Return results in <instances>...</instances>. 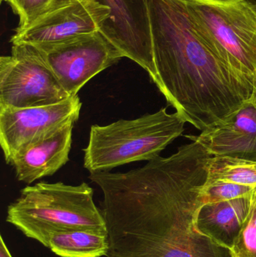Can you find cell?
<instances>
[{
    "instance_id": "7402d4cb",
    "label": "cell",
    "mask_w": 256,
    "mask_h": 257,
    "mask_svg": "<svg viewBox=\"0 0 256 257\" xmlns=\"http://www.w3.org/2000/svg\"><path fill=\"white\" fill-rule=\"evenodd\" d=\"M245 1L247 2V3H250L251 5L254 6V7L256 8V0H245Z\"/></svg>"
},
{
    "instance_id": "8992f818",
    "label": "cell",
    "mask_w": 256,
    "mask_h": 257,
    "mask_svg": "<svg viewBox=\"0 0 256 257\" xmlns=\"http://www.w3.org/2000/svg\"><path fill=\"white\" fill-rule=\"evenodd\" d=\"M72 97L33 45H12L0 58V109L45 106Z\"/></svg>"
},
{
    "instance_id": "3957f363",
    "label": "cell",
    "mask_w": 256,
    "mask_h": 257,
    "mask_svg": "<svg viewBox=\"0 0 256 257\" xmlns=\"http://www.w3.org/2000/svg\"><path fill=\"white\" fill-rule=\"evenodd\" d=\"M87 183L41 182L27 186L8 207L6 222L24 235L49 247L53 235L75 230L107 232L102 210Z\"/></svg>"
},
{
    "instance_id": "2e32d148",
    "label": "cell",
    "mask_w": 256,
    "mask_h": 257,
    "mask_svg": "<svg viewBox=\"0 0 256 257\" xmlns=\"http://www.w3.org/2000/svg\"><path fill=\"white\" fill-rule=\"evenodd\" d=\"M19 17L16 30L27 28L42 17L76 0H4Z\"/></svg>"
},
{
    "instance_id": "ffe728a7",
    "label": "cell",
    "mask_w": 256,
    "mask_h": 257,
    "mask_svg": "<svg viewBox=\"0 0 256 257\" xmlns=\"http://www.w3.org/2000/svg\"><path fill=\"white\" fill-rule=\"evenodd\" d=\"M210 1L217 2V3H231V2L237 1V0H210Z\"/></svg>"
},
{
    "instance_id": "7c38bea8",
    "label": "cell",
    "mask_w": 256,
    "mask_h": 257,
    "mask_svg": "<svg viewBox=\"0 0 256 257\" xmlns=\"http://www.w3.org/2000/svg\"><path fill=\"white\" fill-rule=\"evenodd\" d=\"M75 123L70 122L18 151L9 163L15 169L17 179L30 184L54 175L65 166L69 161Z\"/></svg>"
},
{
    "instance_id": "277c9868",
    "label": "cell",
    "mask_w": 256,
    "mask_h": 257,
    "mask_svg": "<svg viewBox=\"0 0 256 257\" xmlns=\"http://www.w3.org/2000/svg\"><path fill=\"white\" fill-rule=\"evenodd\" d=\"M186 122L167 108L134 120L106 126L93 125L84 150V166L90 172L110 171L138 161H150L184 132Z\"/></svg>"
},
{
    "instance_id": "5bb4252c",
    "label": "cell",
    "mask_w": 256,
    "mask_h": 257,
    "mask_svg": "<svg viewBox=\"0 0 256 257\" xmlns=\"http://www.w3.org/2000/svg\"><path fill=\"white\" fill-rule=\"evenodd\" d=\"M48 248L60 257L107 256L108 233L93 230H75L53 235Z\"/></svg>"
},
{
    "instance_id": "ac0fdd59",
    "label": "cell",
    "mask_w": 256,
    "mask_h": 257,
    "mask_svg": "<svg viewBox=\"0 0 256 257\" xmlns=\"http://www.w3.org/2000/svg\"><path fill=\"white\" fill-rule=\"evenodd\" d=\"M231 252L233 257H256V199Z\"/></svg>"
},
{
    "instance_id": "e0dca14e",
    "label": "cell",
    "mask_w": 256,
    "mask_h": 257,
    "mask_svg": "<svg viewBox=\"0 0 256 257\" xmlns=\"http://www.w3.org/2000/svg\"><path fill=\"white\" fill-rule=\"evenodd\" d=\"M256 187L228 182L205 183L201 190L203 205L252 196Z\"/></svg>"
},
{
    "instance_id": "30bf717a",
    "label": "cell",
    "mask_w": 256,
    "mask_h": 257,
    "mask_svg": "<svg viewBox=\"0 0 256 257\" xmlns=\"http://www.w3.org/2000/svg\"><path fill=\"white\" fill-rule=\"evenodd\" d=\"M110 9L94 0H76L41 18L27 28L16 30L11 39L16 44L54 43L100 31Z\"/></svg>"
},
{
    "instance_id": "4fadbf2b",
    "label": "cell",
    "mask_w": 256,
    "mask_h": 257,
    "mask_svg": "<svg viewBox=\"0 0 256 257\" xmlns=\"http://www.w3.org/2000/svg\"><path fill=\"white\" fill-rule=\"evenodd\" d=\"M256 199L252 196L205 204L198 217L200 230L222 247L231 250Z\"/></svg>"
},
{
    "instance_id": "6da1fadb",
    "label": "cell",
    "mask_w": 256,
    "mask_h": 257,
    "mask_svg": "<svg viewBox=\"0 0 256 257\" xmlns=\"http://www.w3.org/2000/svg\"><path fill=\"white\" fill-rule=\"evenodd\" d=\"M191 141L127 172H90L103 193L106 257H233L198 228L201 190L213 156Z\"/></svg>"
},
{
    "instance_id": "ba28073f",
    "label": "cell",
    "mask_w": 256,
    "mask_h": 257,
    "mask_svg": "<svg viewBox=\"0 0 256 257\" xmlns=\"http://www.w3.org/2000/svg\"><path fill=\"white\" fill-rule=\"evenodd\" d=\"M79 96L45 106L0 109V144L8 164L18 151L79 119Z\"/></svg>"
},
{
    "instance_id": "7a4b0ae2",
    "label": "cell",
    "mask_w": 256,
    "mask_h": 257,
    "mask_svg": "<svg viewBox=\"0 0 256 257\" xmlns=\"http://www.w3.org/2000/svg\"><path fill=\"white\" fill-rule=\"evenodd\" d=\"M156 87L186 123L201 132L235 114L253 97L207 46L183 0H148Z\"/></svg>"
},
{
    "instance_id": "5b68a950",
    "label": "cell",
    "mask_w": 256,
    "mask_h": 257,
    "mask_svg": "<svg viewBox=\"0 0 256 257\" xmlns=\"http://www.w3.org/2000/svg\"><path fill=\"white\" fill-rule=\"evenodd\" d=\"M183 1L207 46L239 78L254 87L256 8L245 0Z\"/></svg>"
},
{
    "instance_id": "44dd1931",
    "label": "cell",
    "mask_w": 256,
    "mask_h": 257,
    "mask_svg": "<svg viewBox=\"0 0 256 257\" xmlns=\"http://www.w3.org/2000/svg\"><path fill=\"white\" fill-rule=\"evenodd\" d=\"M253 100L255 101V102L256 103V79L255 81V84H254Z\"/></svg>"
},
{
    "instance_id": "d6986e66",
    "label": "cell",
    "mask_w": 256,
    "mask_h": 257,
    "mask_svg": "<svg viewBox=\"0 0 256 257\" xmlns=\"http://www.w3.org/2000/svg\"><path fill=\"white\" fill-rule=\"evenodd\" d=\"M0 257H13L3 239V235L0 236Z\"/></svg>"
},
{
    "instance_id": "9a60e30c",
    "label": "cell",
    "mask_w": 256,
    "mask_h": 257,
    "mask_svg": "<svg viewBox=\"0 0 256 257\" xmlns=\"http://www.w3.org/2000/svg\"><path fill=\"white\" fill-rule=\"evenodd\" d=\"M228 182L256 187V162L228 157H210L206 183Z\"/></svg>"
},
{
    "instance_id": "8fae6325",
    "label": "cell",
    "mask_w": 256,
    "mask_h": 257,
    "mask_svg": "<svg viewBox=\"0 0 256 257\" xmlns=\"http://www.w3.org/2000/svg\"><path fill=\"white\" fill-rule=\"evenodd\" d=\"M213 157H228L256 162V103L253 98L226 120L189 136Z\"/></svg>"
},
{
    "instance_id": "9c48e42d",
    "label": "cell",
    "mask_w": 256,
    "mask_h": 257,
    "mask_svg": "<svg viewBox=\"0 0 256 257\" xmlns=\"http://www.w3.org/2000/svg\"><path fill=\"white\" fill-rule=\"evenodd\" d=\"M110 9L100 32L124 55L147 71L153 83L156 73L148 0H94Z\"/></svg>"
},
{
    "instance_id": "52a82bcc",
    "label": "cell",
    "mask_w": 256,
    "mask_h": 257,
    "mask_svg": "<svg viewBox=\"0 0 256 257\" xmlns=\"http://www.w3.org/2000/svg\"><path fill=\"white\" fill-rule=\"evenodd\" d=\"M70 96L124 55L100 31L62 42L32 45Z\"/></svg>"
}]
</instances>
